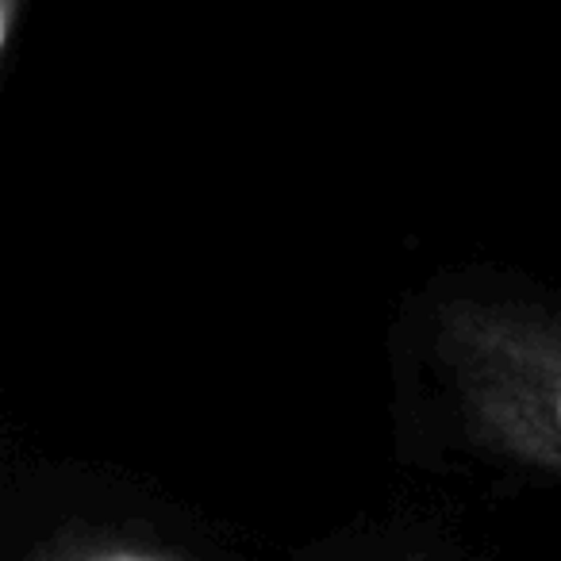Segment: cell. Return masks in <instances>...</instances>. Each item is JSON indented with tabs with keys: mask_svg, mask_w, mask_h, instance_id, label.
<instances>
[{
	"mask_svg": "<svg viewBox=\"0 0 561 561\" xmlns=\"http://www.w3.org/2000/svg\"><path fill=\"white\" fill-rule=\"evenodd\" d=\"M404 466L492 492H561V289L500 265L438 270L389 328Z\"/></svg>",
	"mask_w": 561,
	"mask_h": 561,
	"instance_id": "cell-1",
	"label": "cell"
},
{
	"mask_svg": "<svg viewBox=\"0 0 561 561\" xmlns=\"http://www.w3.org/2000/svg\"><path fill=\"white\" fill-rule=\"evenodd\" d=\"M24 561H204L185 546H173L150 530L124 527H93V523H70L50 530Z\"/></svg>",
	"mask_w": 561,
	"mask_h": 561,
	"instance_id": "cell-2",
	"label": "cell"
},
{
	"mask_svg": "<svg viewBox=\"0 0 561 561\" xmlns=\"http://www.w3.org/2000/svg\"><path fill=\"white\" fill-rule=\"evenodd\" d=\"M312 561H431V553H423V550H400V546H374V550L312 553Z\"/></svg>",
	"mask_w": 561,
	"mask_h": 561,
	"instance_id": "cell-3",
	"label": "cell"
}]
</instances>
